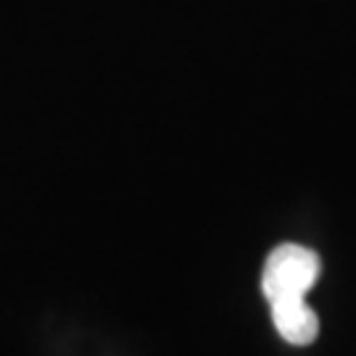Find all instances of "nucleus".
<instances>
[{"mask_svg":"<svg viewBox=\"0 0 356 356\" xmlns=\"http://www.w3.org/2000/svg\"><path fill=\"white\" fill-rule=\"evenodd\" d=\"M319 272L317 251L298 243H282L264 261L261 293L269 301L275 330L293 346L314 343L319 335L317 312L306 304V293L317 285Z\"/></svg>","mask_w":356,"mask_h":356,"instance_id":"nucleus-1","label":"nucleus"}]
</instances>
